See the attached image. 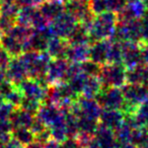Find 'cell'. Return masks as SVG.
Masks as SVG:
<instances>
[{
    "instance_id": "cell-48",
    "label": "cell",
    "mask_w": 148,
    "mask_h": 148,
    "mask_svg": "<svg viewBox=\"0 0 148 148\" xmlns=\"http://www.w3.org/2000/svg\"><path fill=\"white\" fill-rule=\"evenodd\" d=\"M3 101H4V99H3V97H2V95H0V105H1V103H2Z\"/></svg>"
},
{
    "instance_id": "cell-20",
    "label": "cell",
    "mask_w": 148,
    "mask_h": 148,
    "mask_svg": "<svg viewBox=\"0 0 148 148\" xmlns=\"http://www.w3.org/2000/svg\"><path fill=\"white\" fill-rule=\"evenodd\" d=\"M103 89V83L99 76H88L81 91L82 97L95 99L99 91Z\"/></svg>"
},
{
    "instance_id": "cell-18",
    "label": "cell",
    "mask_w": 148,
    "mask_h": 148,
    "mask_svg": "<svg viewBox=\"0 0 148 148\" xmlns=\"http://www.w3.org/2000/svg\"><path fill=\"white\" fill-rule=\"evenodd\" d=\"M65 11L72 14L77 19V21H79L91 10L89 9L87 2H82L78 0H68L65 3Z\"/></svg>"
},
{
    "instance_id": "cell-6",
    "label": "cell",
    "mask_w": 148,
    "mask_h": 148,
    "mask_svg": "<svg viewBox=\"0 0 148 148\" xmlns=\"http://www.w3.org/2000/svg\"><path fill=\"white\" fill-rule=\"evenodd\" d=\"M70 62L66 58H54L50 61L46 73V80L49 85L67 81V71Z\"/></svg>"
},
{
    "instance_id": "cell-15",
    "label": "cell",
    "mask_w": 148,
    "mask_h": 148,
    "mask_svg": "<svg viewBox=\"0 0 148 148\" xmlns=\"http://www.w3.org/2000/svg\"><path fill=\"white\" fill-rule=\"evenodd\" d=\"M35 118H36V115L25 111V110H23V108H21V107H16L13 110L9 120H10L11 124H12L13 129H14V128H19V127L29 128V129H31Z\"/></svg>"
},
{
    "instance_id": "cell-3",
    "label": "cell",
    "mask_w": 148,
    "mask_h": 148,
    "mask_svg": "<svg viewBox=\"0 0 148 148\" xmlns=\"http://www.w3.org/2000/svg\"><path fill=\"white\" fill-rule=\"evenodd\" d=\"M99 77L103 87H122L126 82V68L123 64L106 63L101 65Z\"/></svg>"
},
{
    "instance_id": "cell-27",
    "label": "cell",
    "mask_w": 148,
    "mask_h": 148,
    "mask_svg": "<svg viewBox=\"0 0 148 148\" xmlns=\"http://www.w3.org/2000/svg\"><path fill=\"white\" fill-rule=\"evenodd\" d=\"M114 134H115V137L117 139V141L119 142L120 145H124V144H127V142L131 138V130H130V125L127 122H124L117 128V129L114 130Z\"/></svg>"
},
{
    "instance_id": "cell-9",
    "label": "cell",
    "mask_w": 148,
    "mask_h": 148,
    "mask_svg": "<svg viewBox=\"0 0 148 148\" xmlns=\"http://www.w3.org/2000/svg\"><path fill=\"white\" fill-rule=\"evenodd\" d=\"M111 40H101L93 42L89 45V60L97 64L103 65L108 62V54H109Z\"/></svg>"
},
{
    "instance_id": "cell-21",
    "label": "cell",
    "mask_w": 148,
    "mask_h": 148,
    "mask_svg": "<svg viewBox=\"0 0 148 148\" xmlns=\"http://www.w3.org/2000/svg\"><path fill=\"white\" fill-rule=\"evenodd\" d=\"M51 136L53 139L58 142H62L67 137V131H66V121H65V114L61 118L57 120L55 123H53L49 127Z\"/></svg>"
},
{
    "instance_id": "cell-50",
    "label": "cell",
    "mask_w": 148,
    "mask_h": 148,
    "mask_svg": "<svg viewBox=\"0 0 148 148\" xmlns=\"http://www.w3.org/2000/svg\"><path fill=\"white\" fill-rule=\"evenodd\" d=\"M78 1H82V2H87V3H88L89 0H78Z\"/></svg>"
},
{
    "instance_id": "cell-43",
    "label": "cell",
    "mask_w": 148,
    "mask_h": 148,
    "mask_svg": "<svg viewBox=\"0 0 148 148\" xmlns=\"http://www.w3.org/2000/svg\"><path fill=\"white\" fill-rule=\"evenodd\" d=\"M16 3L19 6H25V5H35L34 0H16Z\"/></svg>"
},
{
    "instance_id": "cell-24",
    "label": "cell",
    "mask_w": 148,
    "mask_h": 148,
    "mask_svg": "<svg viewBox=\"0 0 148 148\" xmlns=\"http://www.w3.org/2000/svg\"><path fill=\"white\" fill-rule=\"evenodd\" d=\"M107 63L123 64V51H122L121 42L111 41Z\"/></svg>"
},
{
    "instance_id": "cell-49",
    "label": "cell",
    "mask_w": 148,
    "mask_h": 148,
    "mask_svg": "<svg viewBox=\"0 0 148 148\" xmlns=\"http://www.w3.org/2000/svg\"><path fill=\"white\" fill-rule=\"evenodd\" d=\"M58 1H61V2H63V3H66L68 0H58Z\"/></svg>"
},
{
    "instance_id": "cell-42",
    "label": "cell",
    "mask_w": 148,
    "mask_h": 148,
    "mask_svg": "<svg viewBox=\"0 0 148 148\" xmlns=\"http://www.w3.org/2000/svg\"><path fill=\"white\" fill-rule=\"evenodd\" d=\"M25 148H44V143L39 140L35 139L33 142L25 146Z\"/></svg>"
},
{
    "instance_id": "cell-7",
    "label": "cell",
    "mask_w": 148,
    "mask_h": 148,
    "mask_svg": "<svg viewBox=\"0 0 148 148\" xmlns=\"http://www.w3.org/2000/svg\"><path fill=\"white\" fill-rule=\"evenodd\" d=\"M18 88L21 90L23 97H29V99H38L41 103H43L46 97V91L49 85H45L39 81L38 79L27 77L25 80H23L18 85Z\"/></svg>"
},
{
    "instance_id": "cell-10",
    "label": "cell",
    "mask_w": 148,
    "mask_h": 148,
    "mask_svg": "<svg viewBox=\"0 0 148 148\" xmlns=\"http://www.w3.org/2000/svg\"><path fill=\"white\" fill-rule=\"evenodd\" d=\"M65 113H63L59 107L52 103H42L39 111L37 112V117L45 124L47 127H50L53 123H55L59 118H61Z\"/></svg>"
},
{
    "instance_id": "cell-26",
    "label": "cell",
    "mask_w": 148,
    "mask_h": 148,
    "mask_svg": "<svg viewBox=\"0 0 148 148\" xmlns=\"http://www.w3.org/2000/svg\"><path fill=\"white\" fill-rule=\"evenodd\" d=\"M78 125H79V132H84V133L92 134L95 135L97 127L99 125V120L91 119L87 117H78Z\"/></svg>"
},
{
    "instance_id": "cell-38",
    "label": "cell",
    "mask_w": 148,
    "mask_h": 148,
    "mask_svg": "<svg viewBox=\"0 0 148 148\" xmlns=\"http://www.w3.org/2000/svg\"><path fill=\"white\" fill-rule=\"evenodd\" d=\"M60 148H81L76 138H66L60 142Z\"/></svg>"
},
{
    "instance_id": "cell-36",
    "label": "cell",
    "mask_w": 148,
    "mask_h": 148,
    "mask_svg": "<svg viewBox=\"0 0 148 148\" xmlns=\"http://www.w3.org/2000/svg\"><path fill=\"white\" fill-rule=\"evenodd\" d=\"M11 58L12 57L3 48L0 47V67L2 68L3 70H5V71H6L9 63H10Z\"/></svg>"
},
{
    "instance_id": "cell-41",
    "label": "cell",
    "mask_w": 148,
    "mask_h": 148,
    "mask_svg": "<svg viewBox=\"0 0 148 148\" xmlns=\"http://www.w3.org/2000/svg\"><path fill=\"white\" fill-rule=\"evenodd\" d=\"M44 148H60V142L51 138L46 143H44Z\"/></svg>"
},
{
    "instance_id": "cell-23",
    "label": "cell",
    "mask_w": 148,
    "mask_h": 148,
    "mask_svg": "<svg viewBox=\"0 0 148 148\" xmlns=\"http://www.w3.org/2000/svg\"><path fill=\"white\" fill-rule=\"evenodd\" d=\"M11 135L13 138L17 140L19 143H21L23 146L27 145L31 142H33L36 139V135L33 133L29 128H23V127H19V128H14L11 132Z\"/></svg>"
},
{
    "instance_id": "cell-45",
    "label": "cell",
    "mask_w": 148,
    "mask_h": 148,
    "mask_svg": "<svg viewBox=\"0 0 148 148\" xmlns=\"http://www.w3.org/2000/svg\"><path fill=\"white\" fill-rule=\"evenodd\" d=\"M44 1H45V0H34V4L39 6V5L41 4L42 2H44Z\"/></svg>"
},
{
    "instance_id": "cell-32",
    "label": "cell",
    "mask_w": 148,
    "mask_h": 148,
    "mask_svg": "<svg viewBox=\"0 0 148 148\" xmlns=\"http://www.w3.org/2000/svg\"><path fill=\"white\" fill-rule=\"evenodd\" d=\"M23 99V95L21 92V90L18 88L17 85H15V87L4 97V101L10 103L12 106H14L15 108L16 107H21V101Z\"/></svg>"
},
{
    "instance_id": "cell-44",
    "label": "cell",
    "mask_w": 148,
    "mask_h": 148,
    "mask_svg": "<svg viewBox=\"0 0 148 148\" xmlns=\"http://www.w3.org/2000/svg\"><path fill=\"white\" fill-rule=\"evenodd\" d=\"M6 79V71L3 69H0V84Z\"/></svg>"
},
{
    "instance_id": "cell-14",
    "label": "cell",
    "mask_w": 148,
    "mask_h": 148,
    "mask_svg": "<svg viewBox=\"0 0 148 148\" xmlns=\"http://www.w3.org/2000/svg\"><path fill=\"white\" fill-rule=\"evenodd\" d=\"M90 44H69L65 58L72 63H81L89 59Z\"/></svg>"
},
{
    "instance_id": "cell-52",
    "label": "cell",
    "mask_w": 148,
    "mask_h": 148,
    "mask_svg": "<svg viewBox=\"0 0 148 148\" xmlns=\"http://www.w3.org/2000/svg\"><path fill=\"white\" fill-rule=\"evenodd\" d=\"M2 3H3V0H0V6L2 5Z\"/></svg>"
},
{
    "instance_id": "cell-19",
    "label": "cell",
    "mask_w": 148,
    "mask_h": 148,
    "mask_svg": "<svg viewBox=\"0 0 148 148\" xmlns=\"http://www.w3.org/2000/svg\"><path fill=\"white\" fill-rule=\"evenodd\" d=\"M39 12V8L37 5H25L21 6L16 16V23L25 27H32Z\"/></svg>"
},
{
    "instance_id": "cell-22",
    "label": "cell",
    "mask_w": 148,
    "mask_h": 148,
    "mask_svg": "<svg viewBox=\"0 0 148 148\" xmlns=\"http://www.w3.org/2000/svg\"><path fill=\"white\" fill-rule=\"evenodd\" d=\"M67 41L69 44H90L88 31L78 23L69 36Z\"/></svg>"
},
{
    "instance_id": "cell-17",
    "label": "cell",
    "mask_w": 148,
    "mask_h": 148,
    "mask_svg": "<svg viewBox=\"0 0 148 148\" xmlns=\"http://www.w3.org/2000/svg\"><path fill=\"white\" fill-rule=\"evenodd\" d=\"M0 47L3 48L11 57H18L23 53V44L9 34L0 35Z\"/></svg>"
},
{
    "instance_id": "cell-8",
    "label": "cell",
    "mask_w": 148,
    "mask_h": 148,
    "mask_svg": "<svg viewBox=\"0 0 148 148\" xmlns=\"http://www.w3.org/2000/svg\"><path fill=\"white\" fill-rule=\"evenodd\" d=\"M27 77H29L27 69L21 57L18 56V57L11 58L10 63L6 69V78L15 85H18Z\"/></svg>"
},
{
    "instance_id": "cell-53",
    "label": "cell",
    "mask_w": 148,
    "mask_h": 148,
    "mask_svg": "<svg viewBox=\"0 0 148 148\" xmlns=\"http://www.w3.org/2000/svg\"><path fill=\"white\" fill-rule=\"evenodd\" d=\"M0 35H1V34H0Z\"/></svg>"
},
{
    "instance_id": "cell-31",
    "label": "cell",
    "mask_w": 148,
    "mask_h": 148,
    "mask_svg": "<svg viewBox=\"0 0 148 148\" xmlns=\"http://www.w3.org/2000/svg\"><path fill=\"white\" fill-rule=\"evenodd\" d=\"M42 103L38 99H29V97H23V101L21 103V108H23V110L29 112V113L34 114V115H37V112L39 111L40 107H41Z\"/></svg>"
},
{
    "instance_id": "cell-34",
    "label": "cell",
    "mask_w": 148,
    "mask_h": 148,
    "mask_svg": "<svg viewBox=\"0 0 148 148\" xmlns=\"http://www.w3.org/2000/svg\"><path fill=\"white\" fill-rule=\"evenodd\" d=\"M15 23H16V21L14 18L0 15V34L1 35L2 34H7L12 29Z\"/></svg>"
},
{
    "instance_id": "cell-28",
    "label": "cell",
    "mask_w": 148,
    "mask_h": 148,
    "mask_svg": "<svg viewBox=\"0 0 148 148\" xmlns=\"http://www.w3.org/2000/svg\"><path fill=\"white\" fill-rule=\"evenodd\" d=\"M80 68L81 72L87 75V76H99L101 69V65L88 59L86 61L81 62Z\"/></svg>"
},
{
    "instance_id": "cell-5",
    "label": "cell",
    "mask_w": 148,
    "mask_h": 148,
    "mask_svg": "<svg viewBox=\"0 0 148 148\" xmlns=\"http://www.w3.org/2000/svg\"><path fill=\"white\" fill-rule=\"evenodd\" d=\"M77 25V19L67 11H64L57 18L50 21V29L53 36L67 40Z\"/></svg>"
},
{
    "instance_id": "cell-4",
    "label": "cell",
    "mask_w": 148,
    "mask_h": 148,
    "mask_svg": "<svg viewBox=\"0 0 148 148\" xmlns=\"http://www.w3.org/2000/svg\"><path fill=\"white\" fill-rule=\"evenodd\" d=\"M95 99L103 109L122 110L125 103V99L120 87H103L99 95L95 97Z\"/></svg>"
},
{
    "instance_id": "cell-33",
    "label": "cell",
    "mask_w": 148,
    "mask_h": 148,
    "mask_svg": "<svg viewBox=\"0 0 148 148\" xmlns=\"http://www.w3.org/2000/svg\"><path fill=\"white\" fill-rule=\"evenodd\" d=\"M88 6L93 14H99L105 11H109L107 0H89Z\"/></svg>"
},
{
    "instance_id": "cell-12",
    "label": "cell",
    "mask_w": 148,
    "mask_h": 148,
    "mask_svg": "<svg viewBox=\"0 0 148 148\" xmlns=\"http://www.w3.org/2000/svg\"><path fill=\"white\" fill-rule=\"evenodd\" d=\"M38 8L44 17L52 21L65 11V3L58 0H45L38 6Z\"/></svg>"
},
{
    "instance_id": "cell-1",
    "label": "cell",
    "mask_w": 148,
    "mask_h": 148,
    "mask_svg": "<svg viewBox=\"0 0 148 148\" xmlns=\"http://www.w3.org/2000/svg\"><path fill=\"white\" fill-rule=\"evenodd\" d=\"M118 23V14L113 11L95 14L91 27L88 29L90 44L101 40L111 39Z\"/></svg>"
},
{
    "instance_id": "cell-46",
    "label": "cell",
    "mask_w": 148,
    "mask_h": 148,
    "mask_svg": "<svg viewBox=\"0 0 148 148\" xmlns=\"http://www.w3.org/2000/svg\"><path fill=\"white\" fill-rule=\"evenodd\" d=\"M121 148H134V147L131 145H129V144H124V145L121 146Z\"/></svg>"
},
{
    "instance_id": "cell-51",
    "label": "cell",
    "mask_w": 148,
    "mask_h": 148,
    "mask_svg": "<svg viewBox=\"0 0 148 148\" xmlns=\"http://www.w3.org/2000/svg\"><path fill=\"white\" fill-rule=\"evenodd\" d=\"M127 2H133V1H136V0H126Z\"/></svg>"
},
{
    "instance_id": "cell-47",
    "label": "cell",
    "mask_w": 148,
    "mask_h": 148,
    "mask_svg": "<svg viewBox=\"0 0 148 148\" xmlns=\"http://www.w3.org/2000/svg\"><path fill=\"white\" fill-rule=\"evenodd\" d=\"M3 2H16V0H3Z\"/></svg>"
},
{
    "instance_id": "cell-25",
    "label": "cell",
    "mask_w": 148,
    "mask_h": 148,
    "mask_svg": "<svg viewBox=\"0 0 148 148\" xmlns=\"http://www.w3.org/2000/svg\"><path fill=\"white\" fill-rule=\"evenodd\" d=\"M66 121V131H67L68 138H75L79 133L78 118L74 115L71 111L65 113Z\"/></svg>"
},
{
    "instance_id": "cell-35",
    "label": "cell",
    "mask_w": 148,
    "mask_h": 148,
    "mask_svg": "<svg viewBox=\"0 0 148 148\" xmlns=\"http://www.w3.org/2000/svg\"><path fill=\"white\" fill-rule=\"evenodd\" d=\"M14 108V106H12L8 101H3L0 105V120H9Z\"/></svg>"
},
{
    "instance_id": "cell-40",
    "label": "cell",
    "mask_w": 148,
    "mask_h": 148,
    "mask_svg": "<svg viewBox=\"0 0 148 148\" xmlns=\"http://www.w3.org/2000/svg\"><path fill=\"white\" fill-rule=\"evenodd\" d=\"M3 148H25V146H23L21 143H19L15 138L11 137L10 140L5 144Z\"/></svg>"
},
{
    "instance_id": "cell-16",
    "label": "cell",
    "mask_w": 148,
    "mask_h": 148,
    "mask_svg": "<svg viewBox=\"0 0 148 148\" xmlns=\"http://www.w3.org/2000/svg\"><path fill=\"white\" fill-rule=\"evenodd\" d=\"M68 46H69V43L66 39L53 36L48 41L47 52L52 57V59H54V58H65Z\"/></svg>"
},
{
    "instance_id": "cell-29",
    "label": "cell",
    "mask_w": 148,
    "mask_h": 148,
    "mask_svg": "<svg viewBox=\"0 0 148 148\" xmlns=\"http://www.w3.org/2000/svg\"><path fill=\"white\" fill-rule=\"evenodd\" d=\"M87 75H85L84 73L80 72V73L76 74V75H74L72 76L69 80L67 81L69 83V85L71 86V88L73 89L77 95H81V91H82V88L85 84V81L87 79Z\"/></svg>"
},
{
    "instance_id": "cell-2",
    "label": "cell",
    "mask_w": 148,
    "mask_h": 148,
    "mask_svg": "<svg viewBox=\"0 0 148 148\" xmlns=\"http://www.w3.org/2000/svg\"><path fill=\"white\" fill-rule=\"evenodd\" d=\"M19 57L27 67L29 77L38 79V80L46 78L48 66L52 60V57L47 51L23 52Z\"/></svg>"
},
{
    "instance_id": "cell-30",
    "label": "cell",
    "mask_w": 148,
    "mask_h": 148,
    "mask_svg": "<svg viewBox=\"0 0 148 148\" xmlns=\"http://www.w3.org/2000/svg\"><path fill=\"white\" fill-rule=\"evenodd\" d=\"M19 8H21V6L16 2H3L2 5L0 6V15L11 17V18H14L16 21Z\"/></svg>"
},
{
    "instance_id": "cell-11",
    "label": "cell",
    "mask_w": 148,
    "mask_h": 148,
    "mask_svg": "<svg viewBox=\"0 0 148 148\" xmlns=\"http://www.w3.org/2000/svg\"><path fill=\"white\" fill-rule=\"evenodd\" d=\"M95 138L99 148H121L114 134V130L99 124L95 133Z\"/></svg>"
},
{
    "instance_id": "cell-37",
    "label": "cell",
    "mask_w": 148,
    "mask_h": 148,
    "mask_svg": "<svg viewBox=\"0 0 148 148\" xmlns=\"http://www.w3.org/2000/svg\"><path fill=\"white\" fill-rule=\"evenodd\" d=\"M47 128H48L47 126L36 116L35 120H34V122H33V125H32V127H31V130L33 131V133L35 134V135H38V134L43 132L44 130L47 129Z\"/></svg>"
},
{
    "instance_id": "cell-39",
    "label": "cell",
    "mask_w": 148,
    "mask_h": 148,
    "mask_svg": "<svg viewBox=\"0 0 148 148\" xmlns=\"http://www.w3.org/2000/svg\"><path fill=\"white\" fill-rule=\"evenodd\" d=\"M12 124L10 120H0V134H6L12 132Z\"/></svg>"
},
{
    "instance_id": "cell-13",
    "label": "cell",
    "mask_w": 148,
    "mask_h": 148,
    "mask_svg": "<svg viewBox=\"0 0 148 148\" xmlns=\"http://www.w3.org/2000/svg\"><path fill=\"white\" fill-rule=\"evenodd\" d=\"M124 117H125V115L121 110L103 109L101 116H99V124H101L105 127L115 130L123 123Z\"/></svg>"
}]
</instances>
